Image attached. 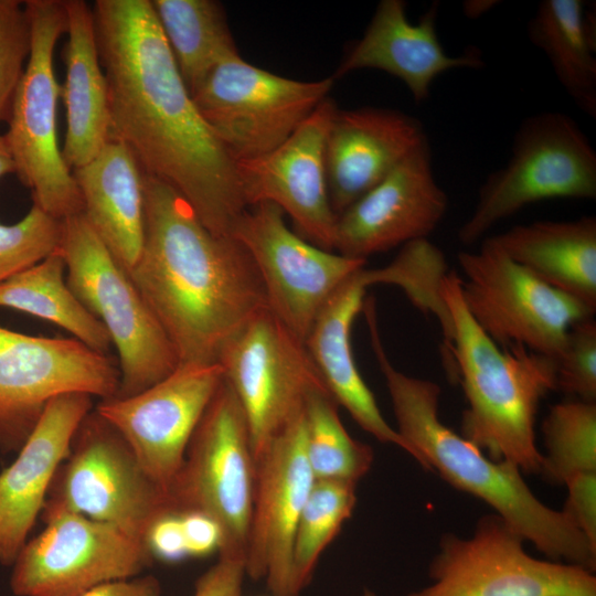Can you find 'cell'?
Instances as JSON below:
<instances>
[{
  "instance_id": "6da1fadb",
  "label": "cell",
  "mask_w": 596,
  "mask_h": 596,
  "mask_svg": "<svg viewBox=\"0 0 596 596\" xmlns=\"http://www.w3.org/2000/svg\"><path fill=\"white\" fill-rule=\"evenodd\" d=\"M108 84L110 139L177 191L207 230L231 236L247 207L236 162L184 84L150 0L92 6Z\"/></svg>"
},
{
  "instance_id": "7a4b0ae2",
  "label": "cell",
  "mask_w": 596,
  "mask_h": 596,
  "mask_svg": "<svg viewBox=\"0 0 596 596\" xmlns=\"http://www.w3.org/2000/svg\"><path fill=\"white\" fill-rule=\"evenodd\" d=\"M128 274L179 363H217L228 340L268 308L244 246L212 233L177 191L146 173L142 247Z\"/></svg>"
},
{
  "instance_id": "3957f363",
  "label": "cell",
  "mask_w": 596,
  "mask_h": 596,
  "mask_svg": "<svg viewBox=\"0 0 596 596\" xmlns=\"http://www.w3.org/2000/svg\"><path fill=\"white\" fill-rule=\"evenodd\" d=\"M371 345L384 377L397 433L424 470L487 503L547 560L596 570V549L562 510L543 503L513 464L489 458L439 417L440 386L397 370L381 340L375 313L365 316Z\"/></svg>"
},
{
  "instance_id": "277c9868",
  "label": "cell",
  "mask_w": 596,
  "mask_h": 596,
  "mask_svg": "<svg viewBox=\"0 0 596 596\" xmlns=\"http://www.w3.org/2000/svg\"><path fill=\"white\" fill-rule=\"evenodd\" d=\"M440 295L451 321L446 345L450 374L459 380L467 401L461 435L493 460L540 473L535 419L542 398L555 390L553 360L521 344L497 345L467 311L457 273L446 274Z\"/></svg>"
},
{
  "instance_id": "5b68a950",
  "label": "cell",
  "mask_w": 596,
  "mask_h": 596,
  "mask_svg": "<svg viewBox=\"0 0 596 596\" xmlns=\"http://www.w3.org/2000/svg\"><path fill=\"white\" fill-rule=\"evenodd\" d=\"M58 249L68 287L103 323L117 350L120 381L115 396L137 394L172 373L180 363L170 340L83 213L62 221Z\"/></svg>"
},
{
  "instance_id": "8992f818",
  "label": "cell",
  "mask_w": 596,
  "mask_h": 596,
  "mask_svg": "<svg viewBox=\"0 0 596 596\" xmlns=\"http://www.w3.org/2000/svg\"><path fill=\"white\" fill-rule=\"evenodd\" d=\"M31 52L14 93L3 135L20 182L33 204L63 221L83 213V201L72 170L63 159L56 135L57 99L53 56L66 33L64 0H26Z\"/></svg>"
},
{
  "instance_id": "52a82bcc",
  "label": "cell",
  "mask_w": 596,
  "mask_h": 596,
  "mask_svg": "<svg viewBox=\"0 0 596 596\" xmlns=\"http://www.w3.org/2000/svg\"><path fill=\"white\" fill-rule=\"evenodd\" d=\"M552 199H596V151L575 119L546 110L521 123L510 158L480 187L458 240L471 246L526 205Z\"/></svg>"
},
{
  "instance_id": "ba28073f",
  "label": "cell",
  "mask_w": 596,
  "mask_h": 596,
  "mask_svg": "<svg viewBox=\"0 0 596 596\" xmlns=\"http://www.w3.org/2000/svg\"><path fill=\"white\" fill-rule=\"evenodd\" d=\"M255 487V459L241 404L223 380L187 448L169 490L173 512H198L222 532L219 554L245 557Z\"/></svg>"
},
{
  "instance_id": "9c48e42d",
  "label": "cell",
  "mask_w": 596,
  "mask_h": 596,
  "mask_svg": "<svg viewBox=\"0 0 596 596\" xmlns=\"http://www.w3.org/2000/svg\"><path fill=\"white\" fill-rule=\"evenodd\" d=\"M524 543L496 513L482 515L469 538H440L432 583L407 596H596L594 572L533 557Z\"/></svg>"
},
{
  "instance_id": "30bf717a",
  "label": "cell",
  "mask_w": 596,
  "mask_h": 596,
  "mask_svg": "<svg viewBox=\"0 0 596 596\" xmlns=\"http://www.w3.org/2000/svg\"><path fill=\"white\" fill-rule=\"evenodd\" d=\"M461 298L477 326L499 347L521 344L551 358L568 330L595 310L550 286L482 241L476 252L457 255Z\"/></svg>"
},
{
  "instance_id": "8fae6325",
  "label": "cell",
  "mask_w": 596,
  "mask_h": 596,
  "mask_svg": "<svg viewBox=\"0 0 596 596\" xmlns=\"http://www.w3.org/2000/svg\"><path fill=\"white\" fill-rule=\"evenodd\" d=\"M49 493L44 505L110 524L142 544L155 520L173 512L169 494L95 409L78 426Z\"/></svg>"
},
{
  "instance_id": "7c38bea8",
  "label": "cell",
  "mask_w": 596,
  "mask_h": 596,
  "mask_svg": "<svg viewBox=\"0 0 596 596\" xmlns=\"http://www.w3.org/2000/svg\"><path fill=\"white\" fill-rule=\"evenodd\" d=\"M334 78L304 82L242 58L217 64L190 93L232 158L260 157L283 143L328 98Z\"/></svg>"
},
{
  "instance_id": "4fadbf2b",
  "label": "cell",
  "mask_w": 596,
  "mask_h": 596,
  "mask_svg": "<svg viewBox=\"0 0 596 596\" xmlns=\"http://www.w3.org/2000/svg\"><path fill=\"white\" fill-rule=\"evenodd\" d=\"M217 363L247 421L256 459L327 387L305 342L270 310L253 317L222 349Z\"/></svg>"
},
{
  "instance_id": "5bb4252c",
  "label": "cell",
  "mask_w": 596,
  "mask_h": 596,
  "mask_svg": "<svg viewBox=\"0 0 596 596\" xmlns=\"http://www.w3.org/2000/svg\"><path fill=\"white\" fill-rule=\"evenodd\" d=\"M44 530L25 542L12 564L15 596H81L109 582L137 577L152 557L117 528L44 505Z\"/></svg>"
},
{
  "instance_id": "9a60e30c",
  "label": "cell",
  "mask_w": 596,
  "mask_h": 596,
  "mask_svg": "<svg viewBox=\"0 0 596 596\" xmlns=\"http://www.w3.org/2000/svg\"><path fill=\"white\" fill-rule=\"evenodd\" d=\"M118 363L75 338L24 334L0 327V445L22 446L55 396L117 394Z\"/></svg>"
},
{
  "instance_id": "2e32d148",
  "label": "cell",
  "mask_w": 596,
  "mask_h": 596,
  "mask_svg": "<svg viewBox=\"0 0 596 596\" xmlns=\"http://www.w3.org/2000/svg\"><path fill=\"white\" fill-rule=\"evenodd\" d=\"M230 235L251 255L269 310L304 342L334 291L366 264L311 244L273 203L247 206Z\"/></svg>"
},
{
  "instance_id": "e0dca14e",
  "label": "cell",
  "mask_w": 596,
  "mask_h": 596,
  "mask_svg": "<svg viewBox=\"0 0 596 596\" xmlns=\"http://www.w3.org/2000/svg\"><path fill=\"white\" fill-rule=\"evenodd\" d=\"M224 380L219 363H180L168 376L94 408L124 438L148 477L169 494L192 435Z\"/></svg>"
},
{
  "instance_id": "ac0fdd59",
  "label": "cell",
  "mask_w": 596,
  "mask_h": 596,
  "mask_svg": "<svg viewBox=\"0 0 596 596\" xmlns=\"http://www.w3.org/2000/svg\"><path fill=\"white\" fill-rule=\"evenodd\" d=\"M337 109L326 98L277 148L236 162L247 206L275 204L298 235L328 251H333L337 216L329 200L326 139Z\"/></svg>"
},
{
  "instance_id": "d6986e66",
  "label": "cell",
  "mask_w": 596,
  "mask_h": 596,
  "mask_svg": "<svg viewBox=\"0 0 596 596\" xmlns=\"http://www.w3.org/2000/svg\"><path fill=\"white\" fill-rule=\"evenodd\" d=\"M313 482L302 413L255 459L245 568L249 578H265L272 596H297L292 581L294 541Z\"/></svg>"
},
{
  "instance_id": "ffe728a7",
  "label": "cell",
  "mask_w": 596,
  "mask_h": 596,
  "mask_svg": "<svg viewBox=\"0 0 596 596\" xmlns=\"http://www.w3.org/2000/svg\"><path fill=\"white\" fill-rule=\"evenodd\" d=\"M447 209L448 196L436 180L426 139L337 216L333 251L368 260L372 255L427 238Z\"/></svg>"
},
{
  "instance_id": "44dd1931",
  "label": "cell",
  "mask_w": 596,
  "mask_h": 596,
  "mask_svg": "<svg viewBox=\"0 0 596 596\" xmlns=\"http://www.w3.org/2000/svg\"><path fill=\"white\" fill-rule=\"evenodd\" d=\"M93 396L66 393L45 405L14 461L0 472V564L12 566L28 541Z\"/></svg>"
},
{
  "instance_id": "7402d4cb",
  "label": "cell",
  "mask_w": 596,
  "mask_h": 596,
  "mask_svg": "<svg viewBox=\"0 0 596 596\" xmlns=\"http://www.w3.org/2000/svg\"><path fill=\"white\" fill-rule=\"evenodd\" d=\"M427 139L423 124L396 109H337L326 139L331 207L340 215Z\"/></svg>"
},
{
  "instance_id": "603a6c76",
  "label": "cell",
  "mask_w": 596,
  "mask_h": 596,
  "mask_svg": "<svg viewBox=\"0 0 596 596\" xmlns=\"http://www.w3.org/2000/svg\"><path fill=\"white\" fill-rule=\"evenodd\" d=\"M437 4L413 23L403 0H382L362 38L350 49L332 76L364 68L383 71L404 83L416 103H423L434 81L445 72L479 68L477 53L451 56L444 50L436 30Z\"/></svg>"
},
{
  "instance_id": "cb8c5ba5",
  "label": "cell",
  "mask_w": 596,
  "mask_h": 596,
  "mask_svg": "<svg viewBox=\"0 0 596 596\" xmlns=\"http://www.w3.org/2000/svg\"><path fill=\"white\" fill-rule=\"evenodd\" d=\"M364 269L351 275L330 297L305 339V345L337 404L344 407L364 432L381 443L401 448L414 459L412 448L384 418L354 360L351 331L356 316L362 312L369 288Z\"/></svg>"
},
{
  "instance_id": "d4e9b609",
  "label": "cell",
  "mask_w": 596,
  "mask_h": 596,
  "mask_svg": "<svg viewBox=\"0 0 596 596\" xmlns=\"http://www.w3.org/2000/svg\"><path fill=\"white\" fill-rule=\"evenodd\" d=\"M67 42L63 52L66 110L62 156L71 170L91 161L110 139L108 84L103 70L93 8L84 0H64Z\"/></svg>"
},
{
  "instance_id": "484cf974",
  "label": "cell",
  "mask_w": 596,
  "mask_h": 596,
  "mask_svg": "<svg viewBox=\"0 0 596 596\" xmlns=\"http://www.w3.org/2000/svg\"><path fill=\"white\" fill-rule=\"evenodd\" d=\"M83 215L128 272L143 241V172L130 149L109 139L86 164L72 170Z\"/></svg>"
},
{
  "instance_id": "4316f807",
  "label": "cell",
  "mask_w": 596,
  "mask_h": 596,
  "mask_svg": "<svg viewBox=\"0 0 596 596\" xmlns=\"http://www.w3.org/2000/svg\"><path fill=\"white\" fill-rule=\"evenodd\" d=\"M513 262L596 310V217L536 221L489 237Z\"/></svg>"
},
{
  "instance_id": "83f0119b",
  "label": "cell",
  "mask_w": 596,
  "mask_h": 596,
  "mask_svg": "<svg viewBox=\"0 0 596 596\" xmlns=\"http://www.w3.org/2000/svg\"><path fill=\"white\" fill-rule=\"evenodd\" d=\"M590 22L581 0H543L526 32L572 100L596 118V44Z\"/></svg>"
},
{
  "instance_id": "f1b7e54d",
  "label": "cell",
  "mask_w": 596,
  "mask_h": 596,
  "mask_svg": "<svg viewBox=\"0 0 596 596\" xmlns=\"http://www.w3.org/2000/svg\"><path fill=\"white\" fill-rule=\"evenodd\" d=\"M0 307L52 322L97 352L108 354L113 347L106 328L68 287L65 260L58 248L1 283Z\"/></svg>"
},
{
  "instance_id": "f546056e",
  "label": "cell",
  "mask_w": 596,
  "mask_h": 596,
  "mask_svg": "<svg viewBox=\"0 0 596 596\" xmlns=\"http://www.w3.org/2000/svg\"><path fill=\"white\" fill-rule=\"evenodd\" d=\"M150 1L190 93L217 64L241 56L219 1Z\"/></svg>"
},
{
  "instance_id": "4dcf8cb0",
  "label": "cell",
  "mask_w": 596,
  "mask_h": 596,
  "mask_svg": "<svg viewBox=\"0 0 596 596\" xmlns=\"http://www.w3.org/2000/svg\"><path fill=\"white\" fill-rule=\"evenodd\" d=\"M338 406L327 391L308 397L304 411L307 460L315 480L358 483L372 467L373 450L348 433Z\"/></svg>"
},
{
  "instance_id": "1f68e13d",
  "label": "cell",
  "mask_w": 596,
  "mask_h": 596,
  "mask_svg": "<svg viewBox=\"0 0 596 596\" xmlns=\"http://www.w3.org/2000/svg\"><path fill=\"white\" fill-rule=\"evenodd\" d=\"M356 485L315 480L301 510L292 549V581L297 596L309 584L321 554L351 518Z\"/></svg>"
},
{
  "instance_id": "d6a6232c",
  "label": "cell",
  "mask_w": 596,
  "mask_h": 596,
  "mask_svg": "<svg viewBox=\"0 0 596 596\" xmlns=\"http://www.w3.org/2000/svg\"><path fill=\"white\" fill-rule=\"evenodd\" d=\"M545 453L540 475L564 485L578 473L596 472V403L577 398L554 404L542 423Z\"/></svg>"
},
{
  "instance_id": "836d02e7",
  "label": "cell",
  "mask_w": 596,
  "mask_h": 596,
  "mask_svg": "<svg viewBox=\"0 0 596 596\" xmlns=\"http://www.w3.org/2000/svg\"><path fill=\"white\" fill-rule=\"evenodd\" d=\"M446 269L443 252L428 238H423L403 245L389 265L364 269V275L369 287L376 284L397 286L417 308L433 312L440 322L447 345L451 336V321L440 295Z\"/></svg>"
},
{
  "instance_id": "e575fe53",
  "label": "cell",
  "mask_w": 596,
  "mask_h": 596,
  "mask_svg": "<svg viewBox=\"0 0 596 596\" xmlns=\"http://www.w3.org/2000/svg\"><path fill=\"white\" fill-rule=\"evenodd\" d=\"M62 221L36 205L18 222H0V284L35 265L60 247Z\"/></svg>"
},
{
  "instance_id": "d590c367",
  "label": "cell",
  "mask_w": 596,
  "mask_h": 596,
  "mask_svg": "<svg viewBox=\"0 0 596 596\" xmlns=\"http://www.w3.org/2000/svg\"><path fill=\"white\" fill-rule=\"evenodd\" d=\"M555 390L577 400H596V322L593 317L576 322L553 359Z\"/></svg>"
},
{
  "instance_id": "8d00e7d4",
  "label": "cell",
  "mask_w": 596,
  "mask_h": 596,
  "mask_svg": "<svg viewBox=\"0 0 596 596\" xmlns=\"http://www.w3.org/2000/svg\"><path fill=\"white\" fill-rule=\"evenodd\" d=\"M31 52L24 1L0 0V121L7 120Z\"/></svg>"
},
{
  "instance_id": "74e56055",
  "label": "cell",
  "mask_w": 596,
  "mask_h": 596,
  "mask_svg": "<svg viewBox=\"0 0 596 596\" xmlns=\"http://www.w3.org/2000/svg\"><path fill=\"white\" fill-rule=\"evenodd\" d=\"M564 486L567 498L562 511L596 549V472L573 476Z\"/></svg>"
},
{
  "instance_id": "f35d334b",
  "label": "cell",
  "mask_w": 596,
  "mask_h": 596,
  "mask_svg": "<svg viewBox=\"0 0 596 596\" xmlns=\"http://www.w3.org/2000/svg\"><path fill=\"white\" fill-rule=\"evenodd\" d=\"M245 576L244 556L220 553L195 582L193 596H242Z\"/></svg>"
},
{
  "instance_id": "ab89813d",
  "label": "cell",
  "mask_w": 596,
  "mask_h": 596,
  "mask_svg": "<svg viewBox=\"0 0 596 596\" xmlns=\"http://www.w3.org/2000/svg\"><path fill=\"white\" fill-rule=\"evenodd\" d=\"M143 544L152 558L174 563L188 557L180 513L168 512L155 520Z\"/></svg>"
},
{
  "instance_id": "60d3db41",
  "label": "cell",
  "mask_w": 596,
  "mask_h": 596,
  "mask_svg": "<svg viewBox=\"0 0 596 596\" xmlns=\"http://www.w3.org/2000/svg\"><path fill=\"white\" fill-rule=\"evenodd\" d=\"M188 557L206 556L220 551L222 532L210 517L198 512L180 513Z\"/></svg>"
},
{
  "instance_id": "b9f144b4",
  "label": "cell",
  "mask_w": 596,
  "mask_h": 596,
  "mask_svg": "<svg viewBox=\"0 0 596 596\" xmlns=\"http://www.w3.org/2000/svg\"><path fill=\"white\" fill-rule=\"evenodd\" d=\"M161 589L153 576L132 577L99 585L81 596H160Z\"/></svg>"
},
{
  "instance_id": "7bdbcfd3",
  "label": "cell",
  "mask_w": 596,
  "mask_h": 596,
  "mask_svg": "<svg viewBox=\"0 0 596 596\" xmlns=\"http://www.w3.org/2000/svg\"><path fill=\"white\" fill-rule=\"evenodd\" d=\"M497 3L496 0H468L462 4L464 14L469 19H477L490 11Z\"/></svg>"
},
{
  "instance_id": "ee69618b",
  "label": "cell",
  "mask_w": 596,
  "mask_h": 596,
  "mask_svg": "<svg viewBox=\"0 0 596 596\" xmlns=\"http://www.w3.org/2000/svg\"><path fill=\"white\" fill-rule=\"evenodd\" d=\"M10 173H15L14 161L3 135H0V178Z\"/></svg>"
},
{
  "instance_id": "f6af8a7d",
  "label": "cell",
  "mask_w": 596,
  "mask_h": 596,
  "mask_svg": "<svg viewBox=\"0 0 596 596\" xmlns=\"http://www.w3.org/2000/svg\"><path fill=\"white\" fill-rule=\"evenodd\" d=\"M361 596H376L371 589H364Z\"/></svg>"
}]
</instances>
